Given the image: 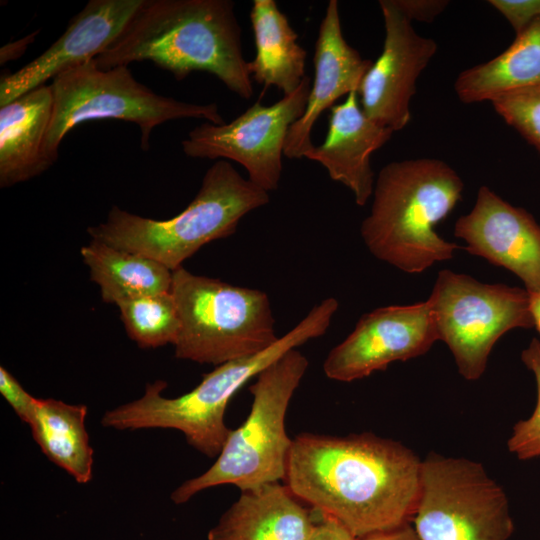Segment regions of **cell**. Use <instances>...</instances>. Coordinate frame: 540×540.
Wrapping results in <instances>:
<instances>
[{
    "label": "cell",
    "mask_w": 540,
    "mask_h": 540,
    "mask_svg": "<svg viewBox=\"0 0 540 540\" xmlns=\"http://www.w3.org/2000/svg\"><path fill=\"white\" fill-rule=\"evenodd\" d=\"M256 56L248 62L252 81L293 93L305 78L307 52L274 0H254L250 12Z\"/></svg>",
    "instance_id": "20"
},
{
    "label": "cell",
    "mask_w": 540,
    "mask_h": 540,
    "mask_svg": "<svg viewBox=\"0 0 540 540\" xmlns=\"http://www.w3.org/2000/svg\"><path fill=\"white\" fill-rule=\"evenodd\" d=\"M52 114L50 85L0 106V187L28 181L52 166L44 152Z\"/></svg>",
    "instance_id": "19"
},
{
    "label": "cell",
    "mask_w": 540,
    "mask_h": 540,
    "mask_svg": "<svg viewBox=\"0 0 540 540\" xmlns=\"http://www.w3.org/2000/svg\"><path fill=\"white\" fill-rule=\"evenodd\" d=\"M439 340L428 300L374 309L335 346L323 363L332 380L352 382L385 370L395 361L425 354Z\"/></svg>",
    "instance_id": "12"
},
{
    "label": "cell",
    "mask_w": 540,
    "mask_h": 540,
    "mask_svg": "<svg viewBox=\"0 0 540 540\" xmlns=\"http://www.w3.org/2000/svg\"><path fill=\"white\" fill-rule=\"evenodd\" d=\"M325 141L308 150L304 157L319 162L330 178L349 188L358 206L373 195L375 181L370 157L394 133L371 120L362 110L358 93L331 107Z\"/></svg>",
    "instance_id": "17"
},
{
    "label": "cell",
    "mask_w": 540,
    "mask_h": 540,
    "mask_svg": "<svg viewBox=\"0 0 540 540\" xmlns=\"http://www.w3.org/2000/svg\"><path fill=\"white\" fill-rule=\"evenodd\" d=\"M529 294V293H528ZM530 308L534 319V327L540 332V290L529 294Z\"/></svg>",
    "instance_id": "32"
},
{
    "label": "cell",
    "mask_w": 540,
    "mask_h": 540,
    "mask_svg": "<svg viewBox=\"0 0 540 540\" xmlns=\"http://www.w3.org/2000/svg\"><path fill=\"white\" fill-rule=\"evenodd\" d=\"M421 464L408 447L372 433H302L293 439L284 480L297 499L362 539L413 518Z\"/></svg>",
    "instance_id": "1"
},
{
    "label": "cell",
    "mask_w": 540,
    "mask_h": 540,
    "mask_svg": "<svg viewBox=\"0 0 540 540\" xmlns=\"http://www.w3.org/2000/svg\"><path fill=\"white\" fill-rule=\"evenodd\" d=\"M80 254L106 303L118 305L139 296L170 292L172 271L151 258L94 239Z\"/></svg>",
    "instance_id": "23"
},
{
    "label": "cell",
    "mask_w": 540,
    "mask_h": 540,
    "mask_svg": "<svg viewBox=\"0 0 540 540\" xmlns=\"http://www.w3.org/2000/svg\"><path fill=\"white\" fill-rule=\"evenodd\" d=\"M338 305L333 297L322 300L272 346L216 366L194 389L179 397L162 396L165 381L147 384L142 397L106 411L101 424L119 431L175 429L184 434L191 447L209 458L217 457L231 432L224 416L232 397L289 350L324 335Z\"/></svg>",
    "instance_id": "3"
},
{
    "label": "cell",
    "mask_w": 540,
    "mask_h": 540,
    "mask_svg": "<svg viewBox=\"0 0 540 540\" xmlns=\"http://www.w3.org/2000/svg\"><path fill=\"white\" fill-rule=\"evenodd\" d=\"M87 412L83 404L38 398L29 424L44 455L80 484L93 477L94 451L85 425Z\"/></svg>",
    "instance_id": "22"
},
{
    "label": "cell",
    "mask_w": 540,
    "mask_h": 540,
    "mask_svg": "<svg viewBox=\"0 0 540 540\" xmlns=\"http://www.w3.org/2000/svg\"><path fill=\"white\" fill-rule=\"evenodd\" d=\"M360 540H421L412 525L405 524L397 529L374 534Z\"/></svg>",
    "instance_id": "31"
},
{
    "label": "cell",
    "mask_w": 540,
    "mask_h": 540,
    "mask_svg": "<svg viewBox=\"0 0 540 540\" xmlns=\"http://www.w3.org/2000/svg\"><path fill=\"white\" fill-rule=\"evenodd\" d=\"M488 3L505 17L516 34L540 17V0H489Z\"/></svg>",
    "instance_id": "28"
},
{
    "label": "cell",
    "mask_w": 540,
    "mask_h": 540,
    "mask_svg": "<svg viewBox=\"0 0 540 540\" xmlns=\"http://www.w3.org/2000/svg\"><path fill=\"white\" fill-rule=\"evenodd\" d=\"M170 292L181 324L174 344L178 359L216 367L258 354L279 339L264 291L195 275L181 266L172 271Z\"/></svg>",
    "instance_id": "7"
},
{
    "label": "cell",
    "mask_w": 540,
    "mask_h": 540,
    "mask_svg": "<svg viewBox=\"0 0 540 540\" xmlns=\"http://www.w3.org/2000/svg\"><path fill=\"white\" fill-rule=\"evenodd\" d=\"M399 10L412 22H432L449 4L446 0H394Z\"/></svg>",
    "instance_id": "29"
},
{
    "label": "cell",
    "mask_w": 540,
    "mask_h": 540,
    "mask_svg": "<svg viewBox=\"0 0 540 540\" xmlns=\"http://www.w3.org/2000/svg\"><path fill=\"white\" fill-rule=\"evenodd\" d=\"M521 360L533 373L537 387V400L532 414L518 421L508 439L509 451L520 460L540 458V341L532 339L521 353Z\"/></svg>",
    "instance_id": "26"
},
{
    "label": "cell",
    "mask_w": 540,
    "mask_h": 540,
    "mask_svg": "<svg viewBox=\"0 0 540 540\" xmlns=\"http://www.w3.org/2000/svg\"><path fill=\"white\" fill-rule=\"evenodd\" d=\"M439 340L450 349L460 375L479 379L495 343L515 328H532L534 319L525 289L482 283L442 270L427 299Z\"/></svg>",
    "instance_id": "10"
},
{
    "label": "cell",
    "mask_w": 540,
    "mask_h": 540,
    "mask_svg": "<svg viewBox=\"0 0 540 540\" xmlns=\"http://www.w3.org/2000/svg\"><path fill=\"white\" fill-rule=\"evenodd\" d=\"M385 39L380 56L358 89L364 113L377 124L402 130L411 119L416 83L437 51V43L418 34L394 0H381Z\"/></svg>",
    "instance_id": "13"
},
{
    "label": "cell",
    "mask_w": 540,
    "mask_h": 540,
    "mask_svg": "<svg viewBox=\"0 0 540 540\" xmlns=\"http://www.w3.org/2000/svg\"><path fill=\"white\" fill-rule=\"evenodd\" d=\"M52 114L44 152L53 165L65 135L90 120L119 119L135 123L141 132L142 150H149L152 130L181 118L225 121L215 103L194 104L159 95L138 82L127 66L100 69L91 60L52 80Z\"/></svg>",
    "instance_id": "8"
},
{
    "label": "cell",
    "mask_w": 540,
    "mask_h": 540,
    "mask_svg": "<svg viewBox=\"0 0 540 540\" xmlns=\"http://www.w3.org/2000/svg\"><path fill=\"white\" fill-rule=\"evenodd\" d=\"M311 80L305 76L291 94L270 106L259 101L230 123L205 122L181 142L192 158H224L242 165L248 179L265 190L278 188L282 173L285 139L291 125L307 105Z\"/></svg>",
    "instance_id": "11"
},
{
    "label": "cell",
    "mask_w": 540,
    "mask_h": 540,
    "mask_svg": "<svg viewBox=\"0 0 540 540\" xmlns=\"http://www.w3.org/2000/svg\"><path fill=\"white\" fill-rule=\"evenodd\" d=\"M143 0H90L42 54L0 81V106L85 64L120 35Z\"/></svg>",
    "instance_id": "15"
},
{
    "label": "cell",
    "mask_w": 540,
    "mask_h": 540,
    "mask_svg": "<svg viewBox=\"0 0 540 540\" xmlns=\"http://www.w3.org/2000/svg\"><path fill=\"white\" fill-rule=\"evenodd\" d=\"M320 523L315 524L308 540H360L337 520L322 515Z\"/></svg>",
    "instance_id": "30"
},
{
    "label": "cell",
    "mask_w": 540,
    "mask_h": 540,
    "mask_svg": "<svg viewBox=\"0 0 540 540\" xmlns=\"http://www.w3.org/2000/svg\"><path fill=\"white\" fill-rule=\"evenodd\" d=\"M540 84V17L516 34L495 58L462 71L454 83L463 103L492 101L515 90Z\"/></svg>",
    "instance_id": "21"
},
{
    "label": "cell",
    "mask_w": 540,
    "mask_h": 540,
    "mask_svg": "<svg viewBox=\"0 0 540 540\" xmlns=\"http://www.w3.org/2000/svg\"><path fill=\"white\" fill-rule=\"evenodd\" d=\"M241 492L208 540H308L314 522L287 485L273 482Z\"/></svg>",
    "instance_id": "18"
},
{
    "label": "cell",
    "mask_w": 540,
    "mask_h": 540,
    "mask_svg": "<svg viewBox=\"0 0 540 540\" xmlns=\"http://www.w3.org/2000/svg\"><path fill=\"white\" fill-rule=\"evenodd\" d=\"M412 520L421 540H509L514 531L507 495L482 464L434 452L422 460Z\"/></svg>",
    "instance_id": "9"
},
{
    "label": "cell",
    "mask_w": 540,
    "mask_h": 540,
    "mask_svg": "<svg viewBox=\"0 0 540 540\" xmlns=\"http://www.w3.org/2000/svg\"><path fill=\"white\" fill-rule=\"evenodd\" d=\"M308 365V359L295 348L258 374L249 387L253 401L246 420L231 430L210 468L172 492L175 504L219 485L231 484L246 491L285 479L293 442L286 432V413Z\"/></svg>",
    "instance_id": "6"
},
{
    "label": "cell",
    "mask_w": 540,
    "mask_h": 540,
    "mask_svg": "<svg viewBox=\"0 0 540 540\" xmlns=\"http://www.w3.org/2000/svg\"><path fill=\"white\" fill-rule=\"evenodd\" d=\"M93 60L100 69L151 61L177 80L208 72L241 98L253 95L231 0H143L117 39Z\"/></svg>",
    "instance_id": "2"
},
{
    "label": "cell",
    "mask_w": 540,
    "mask_h": 540,
    "mask_svg": "<svg viewBox=\"0 0 540 540\" xmlns=\"http://www.w3.org/2000/svg\"><path fill=\"white\" fill-rule=\"evenodd\" d=\"M496 113L540 153V84L491 101Z\"/></svg>",
    "instance_id": "25"
},
{
    "label": "cell",
    "mask_w": 540,
    "mask_h": 540,
    "mask_svg": "<svg viewBox=\"0 0 540 540\" xmlns=\"http://www.w3.org/2000/svg\"><path fill=\"white\" fill-rule=\"evenodd\" d=\"M269 194L243 178L226 160L205 173L189 205L166 220L113 206L104 222L88 227L91 239L151 258L174 271L211 241L232 235L243 216L266 205Z\"/></svg>",
    "instance_id": "5"
},
{
    "label": "cell",
    "mask_w": 540,
    "mask_h": 540,
    "mask_svg": "<svg viewBox=\"0 0 540 540\" xmlns=\"http://www.w3.org/2000/svg\"><path fill=\"white\" fill-rule=\"evenodd\" d=\"M117 306L128 336L140 348L175 344L181 324L171 292L139 296Z\"/></svg>",
    "instance_id": "24"
},
{
    "label": "cell",
    "mask_w": 540,
    "mask_h": 540,
    "mask_svg": "<svg viewBox=\"0 0 540 540\" xmlns=\"http://www.w3.org/2000/svg\"><path fill=\"white\" fill-rule=\"evenodd\" d=\"M0 393L16 415L29 425L33 419L38 398L29 394L3 366L0 367Z\"/></svg>",
    "instance_id": "27"
},
{
    "label": "cell",
    "mask_w": 540,
    "mask_h": 540,
    "mask_svg": "<svg viewBox=\"0 0 540 540\" xmlns=\"http://www.w3.org/2000/svg\"><path fill=\"white\" fill-rule=\"evenodd\" d=\"M464 183L446 162L435 158L395 161L379 172L361 236L377 259L406 273L427 270L453 258L455 243L435 225L461 199Z\"/></svg>",
    "instance_id": "4"
},
{
    "label": "cell",
    "mask_w": 540,
    "mask_h": 540,
    "mask_svg": "<svg viewBox=\"0 0 540 540\" xmlns=\"http://www.w3.org/2000/svg\"><path fill=\"white\" fill-rule=\"evenodd\" d=\"M314 80L302 116L288 130L284 156L299 159L313 147L311 132L323 111L345 94L358 92L373 61L345 40L336 0H330L319 26L314 52Z\"/></svg>",
    "instance_id": "16"
},
{
    "label": "cell",
    "mask_w": 540,
    "mask_h": 540,
    "mask_svg": "<svg viewBox=\"0 0 540 540\" xmlns=\"http://www.w3.org/2000/svg\"><path fill=\"white\" fill-rule=\"evenodd\" d=\"M454 235L470 254L514 273L529 294L540 290V226L525 209L481 186L472 210L456 221Z\"/></svg>",
    "instance_id": "14"
}]
</instances>
